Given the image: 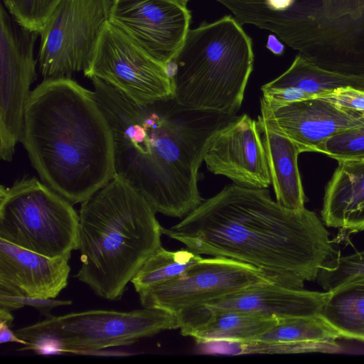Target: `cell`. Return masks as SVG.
<instances>
[{"label": "cell", "mask_w": 364, "mask_h": 364, "mask_svg": "<svg viewBox=\"0 0 364 364\" xmlns=\"http://www.w3.org/2000/svg\"><path fill=\"white\" fill-rule=\"evenodd\" d=\"M324 225L306 208L281 206L266 188L233 183L162 233L200 255L235 259L302 289L337 255Z\"/></svg>", "instance_id": "1"}, {"label": "cell", "mask_w": 364, "mask_h": 364, "mask_svg": "<svg viewBox=\"0 0 364 364\" xmlns=\"http://www.w3.org/2000/svg\"><path fill=\"white\" fill-rule=\"evenodd\" d=\"M90 80L112 129L115 176L156 213L184 218L203 200L198 169L212 139L236 114L188 108L173 97L138 104L102 80Z\"/></svg>", "instance_id": "2"}, {"label": "cell", "mask_w": 364, "mask_h": 364, "mask_svg": "<svg viewBox=\"0 0 364 364\" xmlns=\"http://www.w3.org/2000/svg\"><path fill=\"white\" fill-rule=\"evenodd\" d=\"M21 142L40 180L73 205L115 176L110 124L94 90L72 78L45 79L31 91Z\"/></svg>", "instance_id": "3"}, {"label": "cell", "mask_w": 364, "mask_h": 364, "mask_svg": "<svg viewBox=\"0 0 364 364\" xmlns=\"http://www.w3.org/2000/svg\"><path fill=\"white\" fill-rule=\"evenodd\" d=\"M148 200L120 177L81 203L75 277L99 297L121 299L147 258L161 246L162 227Z\"/></svg>", "instance_id": "4"}, {"label": "cell", "mask_w": 364, "mask_h": 364, "mask_svg": "<svg viewBox=\"0 0 364 364\" xmlns=\"http://www.w3.org/2000/svg\"><path fill=\"white\" fill-rule=\"evenodd\" d=\"M242 24L270 31L329 71L364 75V0H296L275 11L264 0H224Z\"/></svg>", "instance_id": "5"}, {"label": "cell", "mask_w": 364, "mask_h": 364, "mask_svg": "<svg viewBox=\"0 0 364 364\" xmlns=\"http://www.w3.org/2000/svg\"><path fill=\"white\" fill-rule=\"evenodd\" d=\"M252 43L231 16L189 29L166 66L182 106L235 115L253 70Z\"/></svg>", "instance_id": "6"}, {"label": "cell", "mask_w": 364, "mask_h": 364, "mask_svg": "<svg viewBox=\"0 0 364 364\" xmlns=\"http://www.w3.org/2000/svg\"><path fill=\"white\" fill-rule=\"evenodd\" d=\"M179 328L175 314L159 309L143 308L130 311L97 309L51 315L14 332L27 342L18 350L64 354L129 346L161 331Z\"/></svg>", "instance_id": "7"}, {"label": "cell", "mask_w": 364, "mask_h": 364, "mask_svg": "<svg viewBox=\"0 0 364 364\" xmlns=\"http://www.w3.org/2000/svg\"><path fill=\"white\" fill-rule=\"evenodd\" d=\"M79 214L73 204L36 177L0 187V239L32 252L70 259L78 250Z\"/></svg>", "instance_id": "8"}, {"label": "cell", "mask_w": 364, "mask_h": 364, "mask_svg": "<svg viewBox=\"0 0 364 364\" xmlns=\"http://www.w3.org/2000/svg\"><path fill=\"white\" fill-rule=\"evenodd\" d=\"M112 0H62L40 33L38 64L45 79L72 78L90 68Z\"/></svg>", "instance_id": "9"}, {"label": "cell", "mask_w": 364, "mask_h": 364, "mask_svg": "<svg viewBox=\"0 0 364 364\" xmlns=\"http://www.w3.org/2000/svg\"><path fill=\"white\" fill-rule=\"evenodd\" d=\"M39 33L20 25L0 5V157L12 161L21 141L31 86L36 80L35 43Z\"/></svg>", "instance_id": "10"}, {"label": "cell", "mask_w": 364, "mask_h": 364, "mask_svg": "<svg viewBox=\"0 0 364 364\" xmlns=\"http://www.w3.org/2000/svg\"><path fill=\"white\" fill-rule=\"evenodd\" d=\"M84 75L102 80L138 104L173 97L167 67L109 21L102 32L91 67Z\"/></svg>", "instance_id": "11"}, {"label": "cell", "mask_w": 364, "mask_h": 364, "mask_svg": "<svg viewBox=\"0 0 364 364\" xmlns=\"http://www.w3.org/2000/svg\"><path fill=\"white\" fill-rule=\"evenodd\" d=\"M270 282H278L250 264L227 257H203L175 279L138 294L143 308L159 309L176 316L247 287Z\"/></svg>", "instance_id": "12"}, {"label": "cell", "mask_w": 364, "mask_h": 364, "mask_svg": "<svg viewBox=\"0 0 364 364\" xmlns=\"http://www.w3.org/2000/svg\"><path fill=\"white\" fill-rule=\"evenodd\" d=\"M190 11L178 0H112L109 22L167 66L189 31Z\"/></svg>", "instance_id": "13"}, {"label": "cell", "mask_w": 364, "mask_h": 364, "mask_svg": "<svg viewBox=\"0 0 364 364\" xmlns=\"http://www.w3.org/2000/svg\"><path fill=\"white\" fill-rule=\"evenodd\" d=\"M207 169L233 183L267 188L271 178L257 121L235 116L212 139L204 156Z\"/></svg>", "instance_id": "14"}, {"label": "cell", "mask_w": 364, "mask_h": 364, "mask_svg": "<svg viewBox=\"0 0 364 364\" xmlns=\"http://www.w3.org/2000/svg\"><path fill=\"white\" fill-rule=\"evenodd\" d=\"M261 118L269 128L295 143L301 152H316L328 138L364 124V112L313 97L270 108L260 101Z\"/></svg>", "instance_id": "15"}, {"label": "cell", "mask_w": 364, "mask_h": 364, "mask_svg": "<svg viewBox=\"0 0 364 364\" xmlns=\"http://www.w3.org/2000/svg\"><path fill=\"white\" fill-rule=\"evenodd\" d=\"M327 296L328 291H309L270 282L247 287L176 316L181 326L200 316L225 310L277 319L320 315Z\"/></svg>", "instance_id": "16"}, {"label": "cell", "mask_w": 364, "mask_h": 364, "mask_svg": "<svg viewBox=\"0 0 364 364\" xmlns=\"http://www.w3.org/2000/svg\"><path fill=\"white\" fill-rule=\"evenodd\" d=\"M69 259L45 256L0 239V293L54 299L68 285Z\"/></svg>", "instance_id": "17"}, {"label": "cell", "mask_w": 364, "mask_h": 364, "mask_svg": "<svg viewBox=\"0 0 364 364\" xmlns=\"http://www.w3.org/2000/svg\"><path fill=\"white\" fill-rule=\"evenodd\" d=\"M327 227L350 233L364 230V160L338 161L321 211Z\"/></svg>", "instance_id": "18"}, {"label": "cell", "mask_w": 364, "mask_h": 364, "mask_svg": "<svg viewBox=\"0 0 364 364\" xmlns=\"http://www.w3.org/2000/svg\"><path fill=\"white\" fill-rule=\"evenodd\" d=\"M257 123L277 203L291 210L304 209L305 194L298 166L301 149L289 138L269 128L259 117Z\"/></svg>", "instance_id": "19"}, {"label": "cell", "mask_w": 364, "mask_h": 364, "mask_svg": "<svg viewBox=\"0 0 364 364\" xmlns=\"http://www.w3.org/2000/svg\"><path fill=\"white\" fill-rule=\"evenodd\" d=\"M280 319L237 311H217L195 318L180 327L184 336L198 343L250 341L264 333Z\"/></svg>", "instance_id": "20"}, {"label": "cell", "mask_w": 364, "mask_h": 364, "mask_svg": "<svg viewBox=\"0 0 364 364\" xmlns=\"http://www.w3.org/2000/svg\"><path fill=\"white\" fill-rule=\"evenodd\" d=\"M340 334L319 314L280 319L252 341L286 343L298 353H334L341 350Z\"/></svg>", "instance_id": "21"}, {"label": "cell", "mask_w": 364, "mask_h": 364, "mask_svg": "<svg viewBox=\"0 0 364 364\" xmlns=\"http://www.w3.org/2000/svg\"><path fill=\"white\" fill-rule=\"evenodd\" d=\"M346 87L364 90V75H348L329 71L298 54L284 73L262 85L261 90H297L314 97H321Z\"/></svg>", "instance_id": "22"}, {"label": "cell", "mask_w": 364, "mask_h": 364, "mask_svg": "<svg viewBox=\"0 0 364 364\" xmlns=\"http://www.w3.org/2000/svg\"><path fill=\"white\" fill-rule=\"evenodd\" d=\"M320 316L341 338L364 342V276L328 291Z\"/></svg>", "instance_id": "23"}, {"label": "cell", "mask_w": 364, "mask_h": 364, "mask_svg": "<svg viewBox=\"0 0 364 364\" xmlns=\"http://www.w3.org/2000/svg\"><path fill=\"white\" fill-rule=\"evenodd\" d=\"M202 258L188 249L170 251L161 245L147 258L131 282L138 293L175 279Z\"/></svg>", "instance_id": "24"}, {"label": "cell", "mask_w": 364, "mask_h": 364, "mask_svg": "<svg viewBox=\"0 0 364 364\" xmlns=\"http://www.w3.org/2000/svg\"><path fill=\"white\" fill-rule=\"evenodd\" d=\"M363 276L364 249L345 256L336 255L322 267L316 279L328 291L349 279Z\"/></svg>", "instance_id": "25"}, {"label": "cell", "mask_w": 364, "mask_h": 364, "mask_svg": "<svg viewBox=\"0 0 364 364\" xmlns=\"http://www.w3.org/2000/svg\"><path fill=\"white\" fill-rule=\"evenodd\" d=\"M4 6L22 26L40 33L62 0H2Z\"/></svg>", "instance_id": "26"}, {"label": "cell", "mask_w": 364, "mask_h": 364, "mask_svg": "<svg viewBox=\"0 0 364 364\" xmlns=\"http://www.w3.org/2000/svg\"><path fill=\"white\" fill-rule=\"evenodd\" d=\"M316 152L337 161L364 160V124L331 136L317 147Z\"/></svg>", "instance_id": "27"}, {"label": "cell", "mask_w": 364, "mask_h": 364, "mask_svg": "<svg viewBox=\"0 0 364 364\" xmlns=\"http://www.w3.org/2000/svg\"><path fill=\"white\" fill-rule=\"evenodd\" d=\"M72 303L70 300L11 296L0 293V307L11 311L24 306H32L38 309L46 317L51 316L50 311L53 309L60 306L70 305Z\"/></svg>", "instance_id": "28"}, {"label": "cell", "mask_w": 364, "mask_h": 364, "mask_svg": "<svg viewBox=\"0 0 364 364\" xmlns=\"http://www.w3.org/2000/svg\"><path fill=\"white\" fill-rule=\"evenodd\" d=\"M321 97L341 107L364 112V90L353 87H341Z\"/></svg>", "instance_id": "29"}, {"label": "cell", "mask_w": 364, "mask_h": 364, "mask_svg": "<svg viewBox=\"0 0 364 364\" xmlns=\"http://www.w3.org/2000/svg\"><path fill=\"white\" fill-rule=\"evenodd\" d=\"M9 327L10 326L7 323L0 321V343H16L26 346L27 342L18 337Z\"/></svg>", "instance_id": "30"}, {"label": "cell", "mask_w": 364, "mask_h": 364, "mask_svg": "<svg viewBox=\"0 0 364 364\" xmlns=\"http://www.w3.org/2000/svg\"><path fill=\"white\" fill-rule=\"evenodd\" d=\"M296 0H264L266 4L273 10L283 11L289 8Z\"/></svg>", "instance_id": "31"}, {"label": "cell", "mask_w": 364, "mask_h": 364, "mask_svg": "<svg viewBox=\"0 0 364 364\" xmlns=\"http://www.w3.org/2000/svg\"><path fill=\"white\" fill-rule=\"evenodd\" d=\"M267 48L275 55H282L284 50L283 44L274 35L269 36Z\"/></svg>", "instance_id": "32"}, {"label": "cell", "mask_w": 364, "mask_h": 364, "mask_svg": "<svg viewBox=\"0 0 364 364\" xmlns=\"http://www.w3.org/2000/svg\"><path fill=\"white\" fill-rule=\"evenodd\" d=\"M13 320L14 316H12L11 311L0 307V321H4L11 326Z\"/></svg>", "instance_id": "33"}, {"label": "cell", "mask_w": 364, "mask_h": 364, "mask_svg": "<svg viewBox=\"0 0 364 364\" xmlns=\"http://www.w3.org/2000/svg\"><path fill=\"white\" fill-rule=\"evenodd\" d=\"M180 2H181L182 4H183L184 5H186V4L190 1V0H178Z\"/></svg>", "instance_id": "34"}]
</instances>
